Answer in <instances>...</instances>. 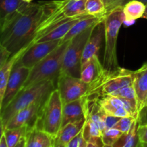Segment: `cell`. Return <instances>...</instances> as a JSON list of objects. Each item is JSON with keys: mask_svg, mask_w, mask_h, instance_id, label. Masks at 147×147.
<instances>
[{"mask_svg": "<svg viewBox=\"0 0 147 147\" xmlns=\"http://www.w3.org/2000/svg\"><path fill=\"white\" fill-rule=\"evenodd\" d=\"M45 14L44 1L27 2L18 10L0 19V45L11 56L29 47Z\"/></svg>", "mask_w": 147, "mask_h": 147, "instance_id": "cell-1", "label": "cell"}, {"mask_svg": "<svg viewBox=\"0 0 147 147\" xmlns=\"http://www.w3.org/2000/svg\"><path fill=\"white\" fill-rule=\"evenodd\" d=\"M55 88L54 80H46L26 90H20L11 103L0 111L1 133L4 131L8 122L17 112L34 103L45 101Z\"/></svg>", "mask_w": 147, "mask_h": 147, "instance_id": "cell-2", "label": "cell"}, {"mask_svg": "<svg viewBox=\"0 0 147 147\" xmlns=\"http://www.w3.org/2000/svg\"><path fill=\"white\" fill-rule=\"evenodd\" d=\"M70 41L62 42L52 53L30 69L28 78L21 90H26L46 80H54L56 84L57 78L61 73L65 53L70 44Z\"/></svg>", "mask_w": 147, "mask_h": 147, "instance_id": "cell-3", "label": "cell"}, {"mask_svg": "<svg viewBox=\"0 0 147 147\" xmlns=\"http://www.w3.org/2000/svg\"><path fill=\"white\" fill-rule=\"evenodd\" d=\"M125 22L123 7H118L106 14L105 24V48L103 66L105 71L113 72L119 68L116 45L119 32Z\"/></svg>", "mask_w": 147, "mask_h": 147, "instance_id": "cell-4", "label": "cell"}, {"mask_svg": "<svg viewBox=\"0 0 147 147\" xmlns=\"http://www.w3.org/2000/svg\"><path fill=\"white\" fill-rule=\"evenodd\" d=\"M135 71L119 67L113 72L105 71L103 76L90 85L86 96L87 100H96L126 86L132 85Z\"/></svg>", "mask_w": 147, "mask_h": 147, "instance_id": "cell-5", "label": "cell"}, {"mask_svg": "<svg viewBox=\"0 0 147 147\" xmlns=\"http://www.w3.org/2000/svg\"><path fill=\"white\" fill-rule=\"evenodd\" d=\"M63 114V102L60 92L55 88L43 103L35 128L55 138L61 129Z\"/></svg>", "mask_w": 147, "mask_h": 147, "instance_id": "cell-6", "label": "cell"}, {"mask_svg": "<svg viewBox=\"0 0 147 147\" xmlns=\"http://www.w3.org/2000/svg\"><path fill=\"white\" fill-rule=\"evenodd\" d=\"M96 25L89 27L70 40V44L65 53L63 67L60 73L80 78L82 57L85 46L90 38Z\"/></svg>", "mask_w": 147, "mask_h": 147, "instance_id": "cell-7", "label": "cell"}, {"mask_svg": "<svg viewBox=\"0 0 147 147\" xmlns=\"http://www.w3.org/2000/svg\"><path fill=\"white\" fill-rule=\"evenodd\" d=\"M56 88L60 92L63 104L86 97L90 85L79 78L60 73L56 82Z\"/></svg>", "mask_w": 147, "mask_h": 147, "instance_id": "cell-8", "label": "cell"}, {"mask_svg": "<svg viewBox=\"0 0 147 147\" xmlns=\"http://www.w3.org/2000/svg\"><path fill=\"white\" fill-rule=\"evenodd\" d=\"M62 42V40L34 43L29 46L15 64L32 69L36 64L44 59Z\"/></svg>", "mask_w": 147, "mask_h": 147, "instance_id": "cell-9", "label": "cell"}, {"mask_svg": "<svg viewBox=\"0 0 147 147\" xmlns=\"http://www.w3.org/2000/svg\"><path fill=\"white\" fill-rule=\"evenodd\" d=\"M30 69L24 66L14 65L11 74L7 83L5 93L0 101V111L4 110L22 88L23 85L28 78Z\"/></svg>", "mask_w": 147, "mask_h": 147, "instance_id": "cell-10", "label": "cell"}, {"mask_svg": "<svg viewBox=\"0 0 147 147\" xmlns=\"http://www.w3.org/2000/svg\"><path fill=\"white\" fill-rule=\"evenodd\" d=\"M45 101L34 103L17 112L10 119L4 130L20 128L22 126H27L29 130L30 131L31 129L35 128L40 109Z\"/></svg>", "mask_w": 147, "mask_h": 147, "instance_id": "cell-11", "label": "cell"}, {"mask_svg": "<svg viewBox=\"0 0 147 147\" xmlns=\"http://www.w3.org/2000/svg\"><path fill=\"white\" fill-rule=\"evenodd\" d=\"M87 118V106L86 97L73 100L63 104V114L62 126L67 123L86 119Z\"/></svg>", "mask_w": 147, "mask_h": 147, "instance_id": "cell-12", "label": "cell"}, {"mask_svg": "<svg viewBox=\"0 0 147 147\" xmlns=\"http://www.w3.org/2000/svg\"><path fill=\"white\" fill-rule=\"evenodd\" d=\"M104 37L105 24L103 20L96 24L90 38L88 39L85 46L83 57H82V66L95 55H98Z\"/></svg>", "mask_w": 147, "mask_h": 147, "instance_id": "cell-13", "label": "cell"}, {"mask_svg": "<svg viewBox=\"0 0 147 147\" xmlns=\"http://www.w3.org/2000/svg\"><path fill=\"white\" fill-rule=\"evenodd\" d=\"M139 112L147 106V67H141L135 71L133 83Z\"/></svg>", "mask_w": 147, "mask_h": 147, "instance_id": "cell-14", "label": "cell"}, {"mask_svg": "<svg viewBox=\"0 0 147 147\" xmlns=\"http://www.w3.org/2000/svg\"><path fill=\"white\" fill-rule=\"evenodd\" d=\"M104 72L103 63L99 60L98 55H95L82 66L80 79L90 85L100 78Z\"/></svg>", "mask_w": 147, "mask_h": 147, "instance_id": "cell-15", "label": "cell"}, {"mask_svg": "<svg viewBox=\"0 0 147 147\" xmlns=\"http://www.w3.org/2000/svg\"><path fill=\"white\" fill-rule=\"evenodd\" d=\"M55 138L44 131L34 128L26 136V147H53Z\"/></svg>", "mask_w": 147, "mask_h": 147, "instance_id": "cell-16", "label": "cell"}, {"mask_svg": "<svg viewBox=\"0 0 147 147\" xmlns=\"http://www.w3.org/2000/svg\"><path fill=\"white\" fill-rule=\"evenodd\" d=\"M86 121V119H83L78 121L67 123V125L61 128L55 139L59 143L66 146L73 138L76 137L83 131Z\"/></svg>", "mask_w": 147, "mask_h": 147, "instance_id": "cell-17", "label": "cell"}, {"mask_svg": "<svg viewBox=\"0 0 147 147\" xmlns=\"http://www.w3.org/2000/svg\"><path fill=\"white\" fill-rule=\"evenodd\" d=\"M27 48L28 47H24L18 53L11 56L5 64L0 67V101H1L4 97L7 83H8L16 62L20 59V57L22 55L23 53Z\"/></svg>", "mask_w": 147, "mask_h": 147, "instance_id": "cell-18", "label": "cell"}, {"mask_svg": "<svg viewBox=\"0 0 147 147\" xmlns=\"http://www.w3.org/2000/svg\"><path fill=\"white\" fill-rule=\"evenodd\" d=\"M104 17L105 16H103V17H96V16L88 15L84 18L81 19L75 24V25L70 29V30L67 33V34L62 39V42H64L70 41L75 36L78 35L82 32L87 30L89 27L96 25L98 23L103 21Z\"/></svg>", "mask_w": 147, "mask_h": 147, "instance_id": "cell-19", "label": "cell"}, {"mask_svg": "<svg viewBox=\"0 0 147 147\" xmlns=\"http://www.w3.org/2000/svg\"><path fill=\"white\" fill-rule=\"evenodd\" d=\"M88 15H90V14H84L82 16H80V17H78V18H76L74 19V20L67 22H65V24L56 27L55 29L52 30L51 32H50L47 34H46L45 36L42 37V38H40L36 43L42 42L53 41V40H62V39L67 34V33L70 31V29L75 25V24H76V22H78L80 20H81V19L84 18V17H87V16Z\"/></svg>", "mask_w": 147, "mask_h": 147, "instance_id": "cell-20", "label": "cell"}, {"mask_svg": "<svg viewBox=\"0 0 147 147\" xmlns=\"http://www.w3.org/2000/svg\"><path fill=\"white\" fill-rule=\"evenodd\" d=\"M125 22H133L142 18L146 9V4L139 0H131L123 7Z\"/></svg>", "mask_w": 147, "mask_h": 147, "instance_id": "cell-21", "label": "cell"}, {"mask_svg": "<svg viewBox=\"0 0 147 147\" xmlns=\"http://www.w3.org/2000/svg\"><path fill=\"white\" fill-rule=\"evenodd\" d=\"M86 0H63V10L67 17H76L86 14Z\"/></svg>", "mask_w": 147, "mask_h": 147, "instance_id": "cell-22", "label": "cell"}, {"mask_svg": "<svg viewBox=\"0 0 147 147\" xmlns=\"http://www.w3.org/2000/svg\"><path fill=\"white\" fill-rule=\"evenodd\" d=\"M29 131L27 126H22L15 129H5L2 133L5 136L8 146L14 147L22 139L26 137Z\"/></svg>", "mask_w": 147, "mask_h": 147, "instance_id": "cell-23", "label": "cell"}, {"mask_svg": "<svg viewBox=\"0 0 147 147\" xmlns=\"http://www.w3.org/2000/svg\"><path fill=\"white\" fill-rule=\"evenodd\" d=\"M27 2L24 0H0V19L14 13Z\"/></svg>", "mask_w": 147, "mask_h": 147, "instance_id": "cell-24", "label": "cell"}, {"mask_svg": "<svg viewBox=\"0 0 147 147\" xmlns=\"http://www.w3.org/2000/svg\"><path fill=\"white\" fill-rule=\"evenodd\" d=\"M86 13L96 17H103L106 10L103 0H86Z\"/></svg>", "mask_w": 147, "mask_h": 147, "instance_id": "cell-25", "label": "cell"}, {"mask_svg": "<svg viewBox=\"0 0 147 147\" xmlns=\"http://www.w3.org/2000/svg\"><path fill=\"white\" fill-rule=\"evenodd\" d=\"M102 135L103 134L98 126L90 118H86V123L83 129V136L85 140L88 142L91 136H102Z\"/></svg>", "mask_w": 147, "mask_h": 147, "instance_id": "cell-26", "label": "cell"}, {"mask_svg": "<svg viewBox=\"0 0 147 147\" xmlns=\"http://www.w3.org/2000/svg\"><path fill=\"white\" fill-rule=\"evenodd\" d=\"M138 126H139V121L138 119H136L134 122L129 131L127 141L123 147H141V142L139 141L137 132Z\"/></svg>", "mask_w": 147, "mask_h": 147, "instance_id": "cell-27", "label": "cell"}, {"mask_svg": "<svg viewBox=\"0 0 147 147\" xmlns=\"http://www.w3.org/2000/svg\"><path fill=\"white\" fill-rule=\"evenodd\" d=\"M109 96H116V97L128 99V100H132V101H134L137 103L136 97V93H135V90L134 88L133 84L130 85V86H126V87L122 88L119 89V90L112 93L111 94H110Z\"/></svg>", "mask_w": 147, "mask_h": 147, "instance_id": "cell-28", "label": "cell"}, {"mask_svg": "<svg viewBox=\"0 0 147 147\" xmlns=\"http://www.w3.org/2000/svg\"><path fill=\"white\" fill-rule=\"evenodd\" d=\"M123 134V133L118 129L112 128V129L105 131L104 133L102 135V138H103V141L105 144L113 146Z\"/></svg>", "mask_w": 147, "mask_h": 147, "instance_id": "cell-29", "label": "cell"}, {"mask_svg": "<svg viewBox=\"0 0 147 147\" xmlns=\"http://www.w3.org/2000/svg\"><path fill=\"white\" fill-rule=\"evenodd\" d=\"M136 120V119H135L134 117H132V116L121 118L120 120L118 121V123L115 125L113 128L118 129L122 133H127L130 131L134 122Z\"/></svg>", "mask_w": 147, "mask_h": 147, "instance_id": "cell-30", "label": "cell"}, {"mask_svg": "<svg viewBox=\"0 0 147 147\" xmlns=\"http://www.w3.org/2000/svg\"><path fill=\"white\" fill-rule=\"evenodd\" d=\"M106 7V13L111 11L118 7H123L125 4L131 0H103Z\"/></svg>", "mask_w": 147, "mask_h": 147, "instance_id": "cell-31", "label": "cell"}, {"mask_svg": "<svg viewBox=\"0 0 147 147\" xmlns=\"http://www.w3.org/2000/svg\"><path fill=\"white\" fill-rule=\"evenodd\" d=\"M137 132L141 144L147 143V125H140L139 123Z\"/></svg>", "mask_w": 147, "mask_h": 147, "instance_id": "cell-32", "label": "cell"}, {"mask_svg": "<svg viewBox=\"0 0 147 147\" xmlns=\"http://www.w3.org/2000/svg\"><path fill=\"white\" fill-rule=\"evenodd\" d=\"M121 119L120 117H116V116H110V115H106L105 118V124H106V131L108 129H112L114 127L115 125L118 123Z\"/></svg>", "mask_w": 147, "mask_h": 147, "instance_id": "cell-33", "label": "cell"}, {"mask_svg": "<svg viewBox=\"0 0 147 147\" xmlns=\"http://www.w3.org/2000/svg\"><path fill=\"white\" fill-rule=\"evenodd\" d=\"M11 57V53L5 47L0 45V67L5 64Z\"/></svg>", "mask_w": 147, "mask_h": 147, "instance_id": "cell-34", "label": "cell"}, {"mask_svg": "<svg viewBox=\"0 0 147 147\" xmlns=\"http://www.w3.org/2000/svg\"><path fill=\"white\" fill-rule=\"evenodd\" d=\"M138 121L140 125H147V106L144 107L140 111Z\"/></svg>", "mask_w": 147, "mask_h": 147, "instance_id": "cell-35", "label": "cell"}, {"mask_svg": "<svg viewBox=\"0 0 147 147\" xmlns=\"http://www.w3.org/2000/svg\"><path fill=\"white\" fill-rule=\"evenodd\" d=\"M87 142H90L98 147H103L105 145L102 136H91Z\"/></svg>", "mask_w": 147, "mask_h": 147, "instance_id": "cell-36", "label": "cell"}, {"mask_svg": "<svg viewBox=\"0 0 147 147\" xmlns=\"http://www.w3.org/2000/svg\"><path fill=\"white\" fill-rule=\"evenodd\" d=\"M82 136H83V131H82L78 135H77L76 137L73 138V139L66 145V147H78L79 144H80V139H81Z\"/></svg>", "mask_w": 147, "mask_h": 147, "instance_id": "cell-37", "label": "cell"}, {"mask_svg": "<svg viewBox=\"0 0 147 147\" xmlns=\"http://www.w3.org/2000/svg\"><path fill=\"white\" fill-rule=\"evenodd\" d=\"M0 147H9L6 141L5 136L3 133L1 134V139H0Z\"/></svg>", "mask_w": 147, "mask_h": 147, "instance_id": "cell-38", "label": "cell"}, {"mask_svg": "<svg viewBox=\"0 0 147 147\" xmlns=\"http://www.w3.org/2000/svg\"><path fill=\"white\" fill-rule=\"evenodd\" d=\"M14 147H26V137L23 138Z\"/></svg>", "mask_w": 147, "mask_h": 147, "instance_id": "cell-39", "label": "cell"}, {"mask_svg": "<svg viewBox=\"0 0 147 147\" xmlns=\"http://www.w3.org/2000/svg\"><path fill=\"white\" fill-rule=\"evenodd\" d=\"M87 146V142L84 139L83 136H82L81 139H80V144H79L78 147H86Z\"/></svg>", "mask_w": 147, "mask_h": 147, "instance_id": "cell-40", "label": "cell"}, {"mask_svg": "<svg viewBox=\"0 0 147 147\" xmlns=\"http://www.w3.org/2000/svg\"><path fill=\"white\" fill-rule=\"evenodd\" d=\"M53 147H66V146H65V145H63V144H62L59 143V142H57V141L55 139L54 144H53Z\"/></svg>", "mask_w": 147, "mask_h": 147, "instance_id": "cell-41", "label": "cell"}, {"mask_svg": "<svg viewBox=\"0 0 147 147\" xmlns=\"http://www.w3.org/2000/svg\"><path fill=\"white\" fill-rule=\"evenodd\" d=\"M142 18L144 19H147V4H146V9H145V11L144 13V15L142 17Z\"/></svg>", "mask_w": 147, "mask_h": 147, "instance_id": "cell-42", "label": "cell"}, {"mask_svg": "<svg viewBox=\"0 0 147 147\" xmlns=\"http://www.w3.org/2000/svg\"><path fill=\"white\" fill-rule=\"evenodd\" d=\"M86 147H98V146H96V145L90 143V142H87V146H86Z\"/></svg>", "mask_w": 147, "mask_h": 147, "instance_id": "cell-43", "label": "cell"}, {"mask_svg": "<svg viewBox=\"0 0 147 147\" xmlns=\"http://www.w3.org/2000/svg\"><path fill=\"white\" fill-rule=\"evenodd\" d=\"M141 146H142V147H147V143L141 144Z\"/></svg>", "mask_w": 147, "mask_h": 147, "instance_id": "cell-44", "label": "cell"}, {"mask_svg": "<svg viewBox=\"0 0 147 147\" xmlns=\"http://www.w3.org/2000/svg\"><path fill=\"white\" fill-rule=\"evenodd\" d=\"M139 1H142V2H143V3H144L145 4H147V0H139Z\"/></svg>", "mask_w": 147, "mask_h": 147, "instance_id": "cell-45", "label": "cell"}, {"mask_svg": "<svg viewBox=\"0 0 147 147\" xmlns=\"http://www.w3.org/2000/svg\"><path fill=\"white\" fill-rule=\"evenodd\" d=\"M103 147H113V146H111V145H106V144H105L104 145V146Z\"/></svg>", "mask_w": 147, "mask_h": 147, "instance_id": "cell-46", "label": "cell"}, {"mask_svg": "<svg viewBox=\"0 0 147 147\" xmlns=\"http://www.w3.org/2000/svg\"><path fill=\"white\" fill-rule=\"evenodd\" d=\"M142 67H147V63H145V64H144L143 65H142Z\"/></svg>", "mask_w": 147, "mask_h": 147, "instance_id": "cell-47", "label": "cell"}, {"mask_svg": "<svg viewBox=\"0 0 147 147\" xmlns=\"http://www.w3.org/2000/svg\"><path fill=\"white\" fill-rule=\"evenodd\" d=\"M24 1H28V2H30V1H31L32 0H24Z\"/></svg>", "mask_w": 147, "mask_h": 147, "instance_id": "cell-48", "label": "cell"}, {"mask_svg": "<svg viewBox=\"0 0 147 147\" xmlns=\"http://www.w3.org/2000/svg\"><path fill=\"white\" fill-rule=\"evenodd\" d=\"M141 147H142V146H141Z\"/></svg>", "mask_w": 147, "mask_h": 147, "instance_id": "cell-49", "label": "cell"}, {"mask_svg": "<svg viewBox=\"0 0 147 147\" xmlns=\"http://www.w3.org/2000/svg\"></svg>", "mask_w": 147, "mask_h": 147, "instance_id": "cell-50", "label": "cell"}]
</instances>
